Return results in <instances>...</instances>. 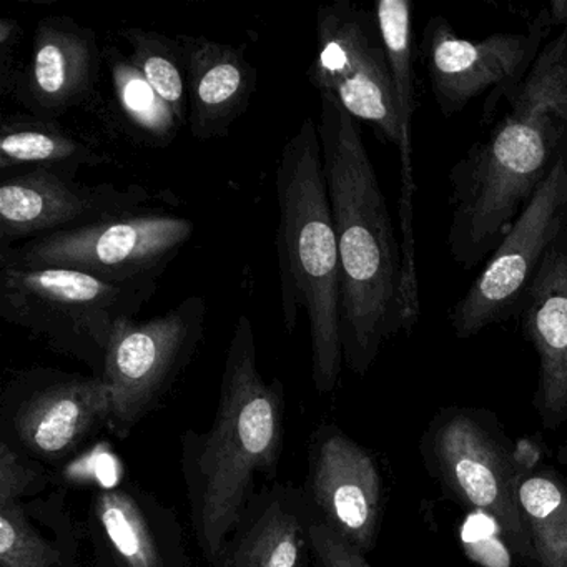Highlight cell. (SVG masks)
<instances>
[{
	"label": "cell",
	"instance_id": "obj_1",
	"mask_svg": "<svg viewBox=\"0 0 567 567\" xmlns=\"http://www.w3.org/2000/svg\"><path fill=\"white\" fill-rule=\"evenodd\" d=\"M489 132L453 165L447 248L463 270L486 264L567 151V25L526 78L486 102Z\"/></svg>",
	"mask_w": 567,
	"mask_h": 567
},
{
	"label": "cell",
	"instance_id": "obj_2",
	"mask_svg": "<svg viewBox=\"0 0 567 567\" xmlns=\"http://www.w3.org/2000/svg\"><path fill=\"white\" fill-rule=\"evenodd\" d=\"M320 95L318 134L341 265V341L347 367L368 373L403 327V257L386 198L354 121Z\"/></svg>",
	"mask_w": 567,
	"mask_h": 567
},
{
	"label": "cell",
	"instance_id": "obj_3",
	"mask_svg": "<svg viewBox=\"0 0 567 567\" xmlns=\"http://www.w3.org/2000/svg\"><path fill=\"white\" fill-rule=\"evenodd\" d=\"M285 437V393L257 364L254 321L240 315L228 343L217 416L182 436V473L195 539L217 563L251 501L255 480L274 476Z\"/></svg>",
	"mask_w": 567,
	"mask_h": 567
},
{
	"label": "cell",
	"instance_id": "obj_4",
	"mask_svg": "<svg viewBox=\"0 0 567 567\" xmlns=\"http://www.w3.org/2000/svg\"><path fill=\"white\" fill-rule=\"evenodd\" d=\"M277 257L281 318L288 333L300 313L311 338V377L320 394L333 393L343 370L341 265L331 217L320 134L303 118L281 148L277 165Z\"/></svg>",
	"mask_w": 567,
	"mask_h": 567
},
{
	"label": "cell",
	"instance_id": "obj_5",
	"mask_svg": "<svg viewBox=\"0 0 567 567\" xmlns=\"http://www.w3.org/2000/svg\"><path fill=\"white\" fill-rule=\"evenodd\" d=\"M157 288L111 284L65 268L0 264V317L102 377L115 328L137 318Z\"/></svg>",
	"mask_w": 567,
	"mask_h": 567
},
{
	"label": "cell",
	"instance_id": "obj_6",
	"mask_svg": "<svg viewBox=\"0 0 567 567\" xmlns=\"http://www.w3.org/2000/svg\"><path fill=\"white\" fill-rule=\"evenodd\" d=\"M420 451L431 477L451 499L491 517L509 549L536 566L517 499L526 466L517 461L494 414L444 408L424 431Z\"/></svg>",
	"mask_w": 567,
	"mask_h": 567
},
{
	"label": "cell",
	"instance_id": "obj_7",
	"mask_svg": "<svg viewBox=\"0 0 567 567\" xmlns=\"http://www.w3.org/2000/svg\"><path fill=\"white\" fill-rule=\"evenodd\" d=\"M194 221L147 208L0 248V264L65 268L111 284H158L194 235Z\"/></svg>",
	"mask_w": 567,
	"mask_h": 567
},
{
	"label": "cell",
	"instance_id": "obj_8",
	"mask_svg": "<svg viewBox=\"0 0 567 567\" xmlns=\"http://www.w3.org/2000/svg\"><path fill=\"white\" fill-rule=\"evenodd\" d=\"M205 321L207 301L192 295L167 313L147 321L134 318L115 328L102 373L111 388L109 427L115 434L127 436L161 406L200 348Z\"/></svg>",
	"mask_w": 567,
	"mask_h": 567
},
{
	"label": "cell",
	"instance_id": "obj_9",
	"mask_svg": "<svg viewBox=\"0 0 567 567\" xmlns=\"http://www.w3.org/2000/svg\"><path fill=\"white\" fill-rule=\"evenodd\" d=\"M567 230V151L450 313L460 340L509 320L550 245Z\"/></svg>",
	"mask_w": 567,
	"mask_h": 567
},
{
	"label": "cell",
	"instance_id": "obj_10",
	"mask_svg": "<svg viewBox=\"0 0 567 567\" xmlns=\"http://www.w3.org/2000/svg\"><path fill=\"white\" fill-rule=\"evenodd\" d=\"M307 78L318 92L337 97L354 121L368 122L400 147L396 91L374 14L348 0L318 9L317 55Z\"/></svg>",
	"mask_w": 567,
	"mask_h": 567
},
{
	"label": "cell",
	"instance_id": "obj_11",
	"mask_svg": "<svg viewBox=\"0 0 567 567\" xmlns=\"http://www.w3.org/2000/svg\"><path fill=\"white\" fill-rule=\"evenodd\" d=\"M556 29L544 8L526 32H501L481 41L461 39L443 16L431 18L421 38V58L431 91L444 117H453L489 91L496 101L516 87Z\"/></svg>",
	"mask_w": 567,
	"mask_h": 567
},
{
	"label": "cell",
	"instance_id": "obj_12",
	"mask_svg": "<svg viewBox=\"0 0 567 567\" xmlns=\"http://www.w3.org/2000/svg\"><path fill=\"white\" fill-rule=\"evenodd\" d=\"M174 204L142 185H89L49 168L0 182V248Z\"/></svg>",
	"mask_w": 567,
	"mask_h": 567
},
{
	"label": "cell",
	"instance_id": "obj_13",
	"mask_svg": "<svg viewBox=\"0 0 567 567\" xmlns=\"http://www.w3.org/2000/svg\"><path fill=\"white\" fill-rule=\"evenodd\" d=\"M8 398L14 447L51 463L65 460L112 420L111 388L102 377L38 368L19 374Z\"/></svg>",
	"mask_w": 567,
	"mask_h": 567
},
{
	"label": "cell",
	"instance_id": "obj_14",
	"mask_svg": "<svg viewBox=\"0 0 567 567\" xmlns=\"http://www.w3.org/2000/svg\"><path fill=\"white\" fill-rule=\"evenodd\" d=\"M305 493L328 529L363 556L373 549L383 519V476L361 444L334 426L317 431Z\"/></svg>",
	"mask_w": 567,
	"mask_h": 567
},
{
	"label": "cell",
	"instance_id": "obj_15",
	"mask_svg": "<svg viewBox=\"0 0 567 567\" xmlns=\"http://www.w3.org/2000/svg\"><path fill=\"white\" fill-rule=\"evenodd\" d=\"M104 62L95 29L69 16H48L35 25L31 58L16 72L8 95L28 114L59 121L94 101Z\"/></svg>",
	"mask_w": 567,
	"mask_h": 567
},
{
	"label": "cell",
	"instance_id": "obj_16",
	"mask_svg": "<svg viewBox=\"0 0 567 567\" xmlns=\"http://www.w3.org/2000/svg\"><path fill=\"white\" fill-rule=\"evenodd\" d=\"M517 313L539 363L534 408L554 431L567 423V230L544 255Z\"/></svg>",
	"mask_w": 567,
	"mask_h": 567
},
{
	"label": "cell",
	"instance_id": "obj_17",
	"mask_svg": "<svg viewBox=\"0 0 567 567\" xmlns=\"http://www.w3.org/2000/svg\"><path fill=\"white\" fill-rule=\"evenodd\" d=\"M187 71L188 128L197 141L230 134L231 125L250 107L257 91V69L241 48L198 35L178 34Z\"/></svg>",
	"mask_w": 567,
	"mask_h": 567
},
{
	"label": "cell",
	"instance_id": "obj_18",
	"mask_svg": "<svg viewBox=\"0 0 567 567\" xmlns=\"http://www.w3.org/2000/svg\"><path fill=\"white\" fill-rule=\"evenodd\" d=\"M315 514L307 493L280 484L251 497L217 563L224 567H308Z\"/></svg>",
	"mask_w": 567,
	"mask_h": 567
},
{
	"label": "cell",
	"instance_id": "obj_19",
	"mask_svg": "<svg viewBox=\"0 0 567 567\" xmlns=\"http://www.w3.org/2000/svg\"><path fill=\"white\" fill-rule=\"evenodd\" d=\"M95 519L118 567H192L177 517L138 487L95 496Z\"/></svg>",
	"mask_w": 567,
	"mask_h": 567
},
{
	"label": "cell",
	"instance_id": "obj_20",
	"mask_svg": "<svg viewBox=\"0 0 567 567\" xmlns=\"http://www.w3.org/2000/svg\"><path fill=\"white\" fill-rule=\"evenodd\" d=\"M109 155L91 138L69 131L59 121L14 114L0 125V171L49 168L78 177L81 168L99 167Z\"/></svg>",
	"mask_w": 567,
	"mask_h": 567
},
{
	"label": "cell",
	"instance_id": "obj_21",
	"mask_svg": "<svg viewBox=\"0 0 567 567\" xmlns=\"http://www.w3.org/2000/svg\"><path fill=\"white\" fill-rule=\"evenodd\" d=\"M104 61L122 128L138 144L152 148L168 147L184 127L174 109L145 81L124 52L111 45L104 51Z\"/></svg>",
	"mask_w": 567,
	"mask_h": 567
},
{
	"label": "cell",
	"instance_id": "obj_22",
	"mask_svg": "<svg viewBox=\"0 0 567 567\" xmlns=\"http://www.w3.org/2000/svg\"><path fill=\"white\" fill-rule=\"evenodd\" d=\"M517 499L533 547L534 564L567 567V476L553 467H526Z\"/></svg>",
	"mask_w": 567,
	"mask_h": 567
},
{
	"label": "cell",
	"instance_id": "obj_23",
	"mask_svg": "<svg viewBox=\"0 0 567 567\" xmlns=\"http://www.w3.org/2000/svg\"><path fill=\"white\" fill-rule=\"evenodd\" d=\"M128 45L127 59L154 91L174 109L182 125L188 124L187 71L177 38L142 28L118 31Z\"/></svg>",
	"mask_w": 567,
	"mask_h": 567
},
{
	"label": "cell",
	"instance_id": "obj_24",
	"mask_svg": "<svg viewBox=\"0 0 567 567\" xmlns=\"http://www.w3.org/2000/svg\"><path fill=\"white\" fill-rule=\"evenodd\" d=\"M61 566V553L32 526L21 504L0 506V567Z\"/></svg>",
	"mask_w": 567,
	"mask_h": 567
},
{
	"label": "cell",
	"instance_id": "obj_25",
	"mask_svg": "<svg viewBox=\"0 0 567 567\" xmlns=\"http://www.w3.org/2000/svg\"><path fill=\"white\" fill-rule=\"evenodd\" d=\"M48 483V476L35 461L8 441H0V506L19 504L22 497L38 493Z\"/></svg>",
	"mask_w": 567,
	"mask_h": 567
},
{
	"label": "cell",
	"instance_id": "obj_26",
	"mask_svg": "<svg viewBox=\"0 0 567 567\" xmlns=\"http://www.w3.org/2000/svg\"><path fill=\"white\" fill-rule=\"evenodd\" d=\"M310 537L315 559L323 567H373L367 556L344 543L317 517L311 523Z\"/></svg>",
	"mask_w": 567,
	"mask_h": 567
},
{
	"label": "cell",
	"instance_id": "obj_27",
	"mask_svg": "<svg viewBox=\"0 0 567 567\" xmlns=\"http://www.w3.org/2000/svg\"><path fill=\"white\" fill-rule=\"evenodd\" d=\"M21 24L16 19H0V94L8 97L12 79L18 72L16 51L21 42Z\"/></svg>",
	"mask_w": 567,
	"mask_h": 567
},
{
	"label": "cell",
	"instance_id": "obj_28",
	"mask_svg": "<svg viewBox=\"0 0 567 567\" xmlns=\"http://www.w3.org/2000/svg\"><path fill=\"white\" fill-rule=\"evenodd\" d=\"M549 11L550 19H553L556 29H563L567 25V0H553L550 4L546 6Z\"/></svg>",
	"mask_w": 567,
	"mask_h": 567
},
{
	"label": "cell",
	"instance_id": "obj_29",
	"mask_svg": "<svg viewBox=\"0 0 567 567\" xmlns=\"http://www.w3.org/2000/svg\"><path fill=\"white\" fill-rule=\"evenodd\" d=\"M315 567H323V566H321V564L318 563V560H317V563H315Z\"/></svg>",
	"mask_w": 567,
	"mask_h": 567
}]
</instances>
